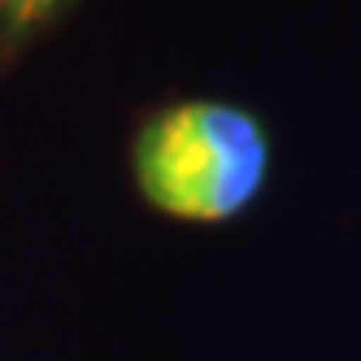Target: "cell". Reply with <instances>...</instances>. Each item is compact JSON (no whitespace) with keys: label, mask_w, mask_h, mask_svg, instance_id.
I'll return each mask as SVG.
<instances>
[{"label":"cell","mask_w":361,"mask_h":361,"mask_svg":"<svg viewBox=\"0 0 361 361\" xmlns=\"http://www.w3.org/2000/svg\"><path fill=\"white\" fill-rule=\"evenodd\" d=\"M274 144L266 122L226 100H178L148 114L131 144V174L157 214L192 226L240 218L266 192Z\"/></svg>","instance_id":"obj_1"},{"label":"cell","mask_w":361,"mask_h":361,"mask_svg":"<svg viewBox=\"0 0 361 361\" xmlns=\"http://www.w3.org/2000/svg\"><path fill=\"white\" fill-rule=\"evenodd\" d=\"M74 0H0V70L66 18Z\"/></svg>","instance_id":"obj_2"}]
</instances>
